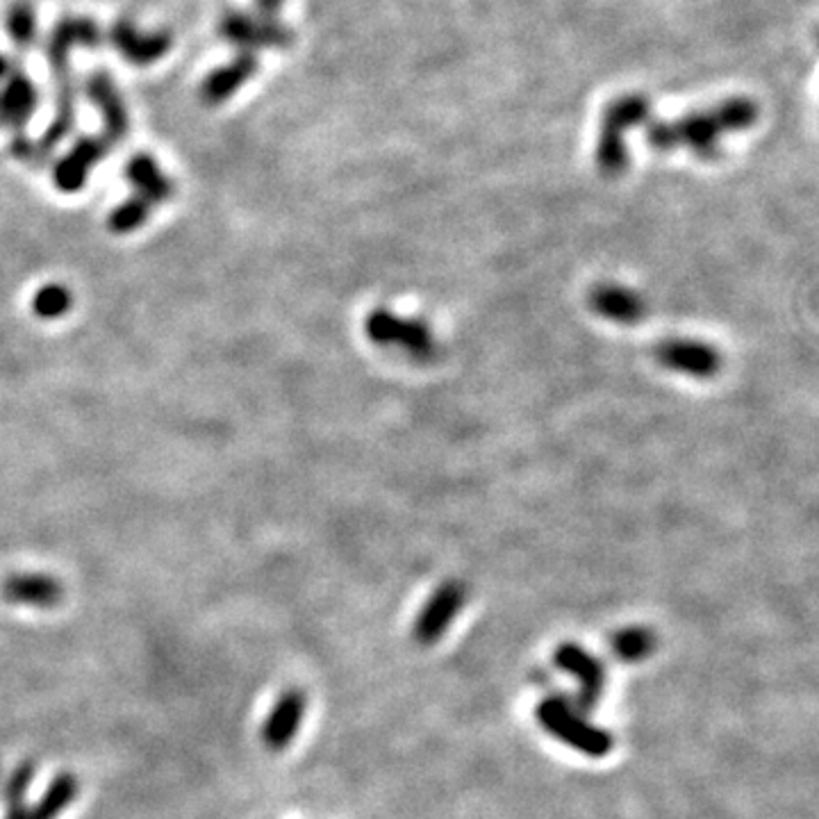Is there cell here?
Returning a JSON list of instances; mask_svg holds the SVG:
<instances>
[{"label": "cell", "mask_w": 819, "mask_h": 819, "mask_svg": "<svg viewBox=\"0 0 819 819\" xmlns=\"http://www.w3.org/2000/svg\"><path fill=\"white\" fill-rule=\"evenodd\" d=\"M758 117L760 110L751 98H726L708 110L685 114L674 123H653L647 128V142L653 151L688 148L701 160H715L722 151V139L754 128Z\"/></svg>", "instance_id": "1"}, {"label": "cell", "mask_w": 819, "mask_h": 819, "mask_svg": "<svg viewBox=\"0 0 819 819\" xmlns=\"http://www.w3.org/2000/svg\"><path fill=\"white\" fill-rule=\"evenodd\" d=\"M535 717L546 733L567 747L590 758H603L612 749V735L597 724H592L585 713L574 706V701L562 694H551L540 701Z\"/></svg>", "instance_id": "2"}, {"label": "cell", "mask_w": 819, "mask_h": 819, "mask_svg": "<svg viewBox=\"0 0 819 819\" xmlns=\"http://www.w3.org/2000/svg\"><path fill=\"white\" fill-rule=\"evenodd\" d=\"M649 101L642 94H628L612 103L601 121L597 142V167L606 176H617L628 164L626 132L647 121Z\"/></svg>", "instance_id": "3"}, {"label": "cell", "mask_w": 819, "mask_h": 819, "mask_svg": "<svg viewBox=\"0 0 819 819\" xmlns=\"http://www.w3.org/2000/svg\"><path fill=\"white\" fill-rule=\"evenodd\" d=\"M369 342L383 349H396L415 360H433L437 353L435 335L426 321L399 317L387 308H376L364 319Z\"/></svg>", "instance_id": "4"}, {"label": "cell", "mask_w": 819, "mask_h": 819, "mask_svg": "<svg viewBox=\"0 0 819 819\" xmlns=\"http://www.w3.org/2000/svg\"><path fill=\"white\" fill-rule=\"evenodd\" d=\"M219 35L233 44L237 51L258 55L264 48H289L294 32L278 19H269L258 12L230 10L221 16Z\"/></svg>", "instance_id": "5"}, {"label": "cell", "mask_w": 819, "mask_h": 819, "mask_svg": "<svg viewBox=\"0 0 819 819\" xmlns=\"http://www.w3.org/2000/svg\"><path fill=\"white\" fill-rule=\"evenodd\" d=\"M103 39L101 26L89 16H64L57 21L46 39V62L53 82L73 78L71 55L76 48H98Z\"/></svg>", "instance_id": "6"}, {"label": "cell", "mask_w": 819, "mask_h": 819, "mask_svg": "<svg viewBox=\"0 0 819 819\" xmlns=\"http://www.w3.org/2000/svg\"><path fill=\"white\" fill-rule=\"evenodd\" d=\"M653 358L660 367L676 374L708 380L722 371V353L713 344L692 337H667L653 346Z\"/></svg>", "instance_id": "7"}, {"label": "cell", "mask_w": 819, "mask_h": 819, "mask_svg": "<svg viewBox=\"0 0 819 819\" xmlns=\"http://www.w3.org/2000/svg\"><path fill=\"white\" fill-rule=\"evenodd\" d=\"M553 663L578 683L574 706L585 715L592 713L606 690V665L576 642H562L553 653Z\"/></svg>", "instance_id": "8"}, {"label": "cell", "mask_w": 819, "mask_h": 819, "mask_svg": "<svg viewBox=\"0 0 819 819\" xmlns=\"http://www.w3.org/2000/svg\"><path fill=\"white\" fill-rule=\"evenodd\" d=\"M467 601V587L462 581H444L430 594L426 606L412 624V637L421 647L440 642L442 635L449 631L453 619L460 615Z\"/></svg>", "instance_id": "9"}, {"label": "cell", "mask_w": 819, "mask_h": 819, "mask_svg": "<svg viewBox=\"0 0 819 819\" xmlns=\"http://www.w3.org/2000/svg\"><path fill=\"white\" fill-rule=\"evenodd\" d=\"M82 91H85L87 101L94 103L98 114H101L105 128L103 137L112 146H119L130 132V114L112 73L105 69L91 71L82 82Z\"/></svg>", "instance_id": "10"}, {"label": "cell", "mask_w": 819, "mask_h": 819, "mask_svg": "<svg viewBox=\"0 0 819 819\" xmlns=\"http://www.w3.org/2000/svg\"><path fill=\"white\" fill-rule=\"evenodd\" d=\"M112 144L101 137H80L76 144L69 148V153L62 155L60 160L53 162V185L60 189L62 194H76L87 185L98 164L103 157L112 151Z\"/></svg>", "instance_id": "11"}, {"label": "cell", "mask_w": 819, "mask_h": 819, "mask_svg": "<svg viewBox=\"0 0 819 819\" xmlns=\"http://www.w3.org/2000/svg\"><path fill=\"white\" fill-rule=\"evenodd\" d=\"M107 39L123 60L135 66H151L164 60L173 46L171 32H144L128 19H117L107 32Z\"/></svg>", "instance_id": "12"}, {"label": "cell", "mask_w": 819, "mask_h": 819, "mask_svg": "<svg viewBox=\"0 0 819 819\" xmlns=\"http://www.w3.org/2000/svg\"><path fill=\"white\" fill-rule=\"evenodd\" d=\"M39 89L19 64L0 82V128L12 130L16 135H26L30 119L37 114Z\"/></svg>", "instance_id": "13"}, {"label": "cell", "mask_w": 819, "mask_h": 819, "mask_svg": "<svg viewBox=\"0 0 819 819\" xmlns=\"http://www.w3.org/2000/svg\"><path fill=\"white\" fill-rule=\"evenodd\" d=\"M590 308L599 317L612 321V324L633 326L647 317V301L640 292L631 287L617 285V283H601L592 287L590 292Z\"/></svg>", "instance_id": "14"}, {"label": "cell", "mask_w": 819, "mask_h": 819, "mask_svg": "<svg viewBox=\"0 0 819 819\" xmlns=\"http://www.w3.org/2000/svg\"><path fill=\"white\" fill-rule=\"evenodd\" d=\"M305 706H308V701H305V694L299 688H289L280 694L262 728V740L267 744V749L283 751L292 744L301 728Z\"/></svg>", "instance_id": "15"}, {"label": "cell", "mask_w": 819, "mask_h": 819, "mask_svg": "<svg viewBox=\"0 0 819 819\" xmlns=\"http://www.w3.org/2000/svg\"><path fill=\"white\" fill-rule=\"evenodd\" d=\"M258 55L239 51L228 64L210 71L201 82V98L208 105H223L258 73Z\"/></svg>", "instance_id": "16"}, {"label": "cell", "mask_w": 819, "mask_h": 819, "mask_svg": "<svg viewBox=\"0 0 819 819\" xmlns=\"http://www.w3.org/2000/svg\"><path fill=\"white\" fill-rule=\"evenodd\" d=\"M123 173H126V180L130 182L132 189H135V194L146 198L153 208L155 205L169 203L173 194H176L173 180L162 171L155 157L148 153L132 155Z\"/></svg>", "instance_id": "17"}, {"label": "cell", "mask_w": 819, "mask_h": 819, "mask_svg": "<svg viewBox=\"0 0 819 819\" xmlns=\"http://www.w3.org/2000/svg\"><path fill=\"white\" fill-rule=\"evenodd\" d=\"M3 597L16 606L55 608L64 597V587L48 574H14L3 583Z\"/></svg>", "instance_id": "18"}, {"label": "cell", "mask_w": 819, "mask_h": 819, "mask_svg": "<svg viewBox=\"0 0 819 819\" xmlns=\"http://www.w3.org/2000/svg\"><path fill=\"white\" fill-rule=\"evenodd\" d=\"M78 121V89L73 78L55 82V110L53 119L44 130V135L37 139L41 151L48 157L60 146L66 137L71 135Z\"/></svg>", "instance_id": "19"}, {"label": "cell", "mask_w": 819, "mask_h": 819, "mask_svg": "<svg viewBox=\"0 0 819 819\" xmlns=\"http://www.w3.org/2000/svg\"><path fill=\"white\" fill-rule=\"evenodd\" d=\"M656 647V635L644 626H628L610 637V653L622 663H642L656 651Z\"/></svg>", "instance_id": "20"}, {"label": "cell", "mask_w": 819, "mask_h": 819, "mask_svg": "<svg viewBox=\"0 0 819 819\" xmlns=\"http://www.w3.org/2000/svg\"><path fill=\"white\" fill-rule=\"evenodd\" d=\"M78 797V779L71 774L55 776L35 808H28L26 819H57L62 810Z\"/></svg>", "instance_id": "21"}, {"label": "cell", "mask_w": 819, "mask_h": 819, "mask_svg": "<svg viewBox=\"0 0 819 819\" xmlns=\"http://www.w3.org/2000/svg\"><path fill=\"white\" fill-rule=\"evenodd\" d=\"M7 32H10L12 44L21 55H26L37 44L39 23L30 0H16L10 7V12H7Z\"/></svg>", "instance_id": "22"}, {"label": "cell", "mask_w": 819, "mask_h": 819, "mask_svg": "<svg viewBox=\"0 0 819 819\" xmlns=\"http://www.w3.org/2000/svg\"><path fill=\"white\" fill-rule=\"evenodd\" d=\"M151 212L153 205L148 203L146 198L132 194L110 212V217H107V228H110L114 235H130L146 226V221L151 219Z\"/></svg>", "instance_id": "23"}, {"label": "cell", "mask_w": 819, "mask_h": 819, "mask_svg": "<svg viewBox=\"0 0 819 819\" xmlns=\"http://www.w3.org/2000/svg\"><path fill=\"white\" fill-rule=\"evenodd\" d=\"M71 305L73 294L69 292V287H64L60 283L44 285L35 296H32V312H35L39 319H60L71 310Z\"/></svg>", "instance_id": "24"}, {"label": "cell", "mask_w": 819, "mask_h": 819, "mask_svg": "<svg viewBox=\"0 0 819 819\" xmlns=\"http://www.w3.org/2000/svg\"><path fill=\"white\" fill-rule=\"evenodd\" d=\"M35 774H37V767L35 763H30V760L14 769L10 779H7V783L3 785V801L7 808L19 806L26 801V794L30 790L32 779H35Z\"/></svg>", "instance_id": "25"}, {"label": "cell", "mask_w": 819, "mask_h": 819, "mask_svg": "<svg viewBox=\"0 0 819 819\" xmlns=\"http://www.w3.org/2000/svg\"><path fill=\"white\" fill-rule=\"evenodd\" d=\"M10 153L19 162L30 164V167H37V169H44L48 167V164H53L51 157L41 151L39 144L32 142L28 135H16L10 144Z\"/></svg>", "instance_id": "26"}, {"label": "cell", "mask_w": 819, "mask_h": 819, "mask_svg": "<svg viewBox=\"0 0 819 819\" xmlns=\"http://www.w3.org/2000/svg\"><path fill=\"white\" fill-rule=\"evenodd\" d=\"M285 0H255V7H258V14L269 16V19H278L280 10H283Z\"/></svg>", "instance_id": "27"}, {"label": "cell", "mask_w": 819, "mask_h": 819, "mask_svg": "<svg viewBox=\"0 0 819 819\" xmlns=\"http://www.w3.org/2000/svg\"><path fill=\"white\" fill-rule=\"evenodd\" d=\"M16 64H19V62L10 60V57H7L5 53H0V82H3L7 76H10Z\"/></svg>", "instance_id": "28"}, {"label": "cell", "mask_w": 819, "mask_h": 819, "mask_svg": "<svg viewBox=\"0 0 819 819\" xmlns=\"http://www.w3.org/2000/svg\"><path fill=\"white\" fill-rule=\"evenodd\" d=\"M817 41H819V35H817Z\"/></svg>", "instance_id": "29"}]
</instances>
